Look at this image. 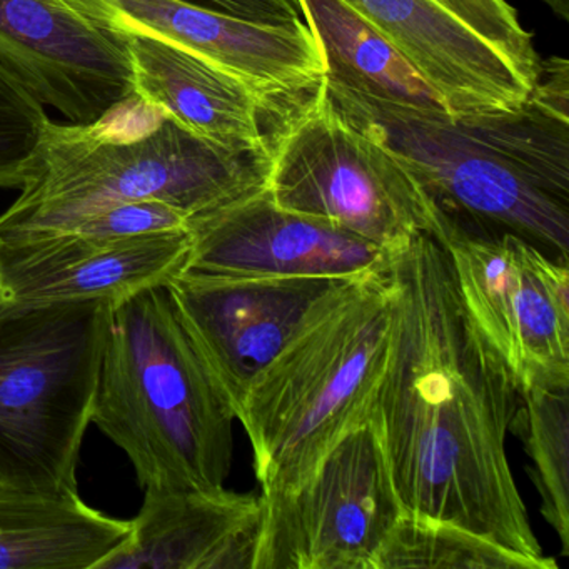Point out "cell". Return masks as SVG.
Instances as JSON below:
<instances>
[{"label": "cell", "mask_w": 569, "mask_h": 569, "mask_svg": "<svg viewBox=\"0 0 569 569\" xmlns=\"http://www.w3.org/2000/svg\"><path fill=\"white\" fill-rule=\"evenodd\" d=\"M429 234L519 388H569V266L511 232L472 231L432 208Z\"/></svg>", "instance_id": "ba28073f"}, {"label": "cell", "mask_w": 569, "mask_h": 569, "mask_svg": "<svg viewBox=\"0 0 569 569\" xmlns=\"http://www.w3.org/2000/svg\"><path fill=\"white\" fill-rule=\"evenodd\" d=\"M196 4L228 12L236 18L266 24H292L302 19L299 0H191Z\"/></svg>", "instance_id": "d4e9b609"}, {"label": "cell", "mask_w": 569, "mask_h": 569, "mask_svg": "<svg viewBox=\"0 0 569 569\" xmlns=\"http://www.w3.org/2000/svg\"><path fill=\"white\" fill-rule=\"evenodd\" d=\"M321 82L332 108L381 142L436 211L569 261V114L529 92L515 111L455 118Z\"/></svg>", "instance_id": "7a4b0ae2"}, {"label": "cell", "mask_w": 569, "mask_h": 569, "mask_svg": "<svg viewBox=\"0 0 569 569\" xmlns=\"http://www.w3.org/2000/svg\"><path fill=\"white\" fill-rule=\"evenodd\" d=\"M389 341L371 422L405 515L451 522L542 569L508 458L519 386L431 234L389 249Z\"/></svg>", "instance_id": "6da1fadb"}, {"label": "cell", "mask_w": 569, "mask_h": 569, "mask_svg": "<svg viewBox=\"0 0 569 569\" xmlns=\"http://www.w3.org/2000/svg\"><path fill=\"white\" fill-rule=\"evenodd\" d=\"M352 281L224 278L182 271L166 284L182 325L238 415L256 376L315 311Z\"/></svg>", "instance_id": "30bf717a"}, {"label": "cell", "mask_w": 569, "mask_h": 569, "mask_svg": "<svg viewBox=\"0 0 569 569\" xmlns=\"http://www.w3.org/2000/svg\"><path fill=\"white\" fill-rule=\"evenodd\" d=\"M388 341L382 271L332 296L256 376L236 419L251 439L262 496L301 486L335 445L369 422Z\"/></svg>", "instance_id": "5b68a950"}, {"label": "cell", "mask_w": 569, "mask_h": 569, "mask_svg": "<svg viewBox=\"0 0 569 569\" xmlns=\"http://www.w3.org/2000/svg\"><path fill=\"white\" fill-rule=\"evenodd\" d=\"M0 301H4V286H2V278H0Z\"/></svg>", "instance_id": "4316f807"}, {"label": "cell", "mask_w": 569, "mask_h": 569, "mask_svg": "<svg viewBox=\"0 0 569 569\" xmlns=\"http://www.w3.org/2000/svg\"><path fill=\"white\" fill-rule=\"evenodd\" d=\"M189 216L164 202L139 201L84 216L58 231H74L101 238H134L158 232L184 231L189 229Z\"/></svg>", "instance_id": "cb8c5ba5"}, {"label": "cell", "mask_w": 569, "mask_h": 569, "mask_svg": "<svg viewBox=\"0 0 569 569\" xmlns=\"http://www.w3.org/2000/svg\"><path fill=\"white\" fill-rule=\"evenodd\" d=\"M435 89L455 118L515 111L535 81L438 0H342Z\"/></svg>", "instance_id": "9a60e30c"}, {"label": "cell", "mask_w": 569, "mask_h": 569, "mask_svg": "<svg viewBox=\"0 0 569 569\" xmlns=\"http://www.w3.org/2000/svg\"><path fill=\"white\" fill-rule=\"evenodd\" d=\"M189 229L134 238L74 231L0 239L4 301L21 305L109 301L166 284L184 271Z\"/></svg>", "instance_id": "5bb4252c"}, {"label": "cell", "mask_w": 569, "mask_h": 569, "mask_svg": "<svg viewBox=\"0 0 569 569\" xmlns=\"http://www.w3.org/2000/svg\"><path fill=\"white\" fill-rule=\"evenodd\" d=\"M401 515L378 436L366 422L301 486L262 496L252 569H372Z\"/></svg>", "instance_id": "9c48e42d"}, {"label": "cell", "mask_w": 569, "mask_h": 569, "mask_svg": "<svg viewBox=\"0 0 569 569\" xmlns=\"http://www.w3.org/2000/svg\"><path fill=\"white\" fill-rule=\"evenodd\" d=\"M49 121L46 106L0 62V188L26 184Z\"/></svg>", "instance_id": "7402d4cb"}, {"label": "cell", "mask_w": 569, "mask_h": 569, "mask_svg": "<svg viewBox=\"0 0 569 569\" xmlns=\"http://www.w3.org/2000/svg\"><path fill=\"white\" fill-rule=\"evenodd\" d=\"M234 421L168 284L112 305L92 422L128 455L142 489L224 488Z\"/></svg>", "instance_id": "277c9868"}, {"label": "cell", "mask_w": 569, "mask_h": 569, "mask_svg": "<svg viewBox=\"0 0 569 569\" xmlns=\"http://www.w3.org/2000/svg\"><path fill=\"white\" fill-rule=\"evenodd\" d=\"M262 496L144 489L128 538L96 569H252Z\"/></svg>", "instance_id": "2e32d148"}, {"label": "cell", "mask_w": 569, "mask_h": 569, "mask_svg": "<svg viewBox=\"0 0 569 569\" xmlns=\"http://www.w3.org/2000/svg\"><path fill=\"white\" fill-rule=\"evenodd\" d=\"M134 96L196 134L222 144L268 142L266 119L276 101L214 62L171 42L124 32Z\"/></svg>", "instance_id": "e0dca14e"}, {"label": "cell", "mask_w": 569, "mask_h": 569, "mask_svg": "<svg viewBox=\"0 0 569 569\" xmlns=\"http://www.w3.org/2000/svg\"><path fill=\"white\" fill-rule=\"evenodd\" d=\"M479 38L498 49L522 74L536 82L539 58L532 38L506 0H438Z\"/></svg>", "instance_id": "603a6c76"}, {"label": "cell", "mask_w": 569, "mask_h": 569, "mask_svg": "<svg viewBox=\"0 0 569 569\" xmlns=\"http://www.w3.org/2000/svg\"><path fill=\"white\" fill-rule=\"evenodd\" d=\"M111 309L0 301V485L79 495Z\"/></svg>", "instance_id": "8992f818"}, {"label": "cell", "mask_w": 569, "mask_h": 569, "mask_svg": "<svg viewBox=\"0 0 569 569\" xmlns=\"http://www.w3.org/2000/svg\"><path fill=\"white\" fill-rule=\"evenodd\" d=\"M512 435L531 459L529 478L539 495V511L555 529L561 555L569 556V388H519Z\"/></svg>", "instance_id": "ffe728a7"}, {"label": "cell", "mask_w": 569, "mask_h": 569, "mask_svg": "<svg viewBox=\"0 0 569 569\" xmlns=\"http://www.w3.org/2000/svg\"><path fill=\"white\" fill-rule=\"evenodd\" d=\"M269 169L268 142L212 141L132 96L91 124L49 121L21 196L0 216V239L58 231L128 202L198 218L264 191Z\"/></svg>", "instance_id": "3957f363"}, {"label": "cell", "mask_w": 569, "mask_h": 569, "mask_svg": "<svg viewBox=\"0 0 569 569\" xmlns=\"http://www.w3.org/2000/svg\"><path fill=\"white\" fill-rule=\"evenodd\" d=\"M299 6L325 56L326 79L382 101L446 111L401 52L342 0H299Z\"/></svg>", "instance_id": "d6986e66"}, {"label": "cell", "mask_w": 569, "mask_h": 569, "mask_svg": "<svg viewBox=\"0 0 569 569\" xmlns=\"http://www.w3.org/2000/svg\"><path fill=\"white\" fill-rule=\"evenodd\" d=\"M266 122H271L266 189L279 208L386 251L429 234L432 209L425 192L381 142L332 108L321 81L302 94L278 99Z\"/></svg>", "instance_id": "52a82bcc"}, {"label": "cell", "mask_w": 569, "mask_h": 569, "mask_svg": "<svg viewBox=\"0 0 569 569\" xmlns=\"http://www.w3.org/2000/svg\"><path fill=\"white\" fill-rule=\"evenodd\" d=\"M78 2L116 31L152 36L194 52L272 101L302 94L326 74L325 56L305 21L266 24L191 0Z\"/></svg>", "instance_id": "4fadbf2b"}, {"label": "cell", "mask_w": 569, "mask_h": 569, "mask_svg": "<svg viewBox=\"0 0 569 569\" xmlns=\"http://www.w3.org/2000/svg\"><path fill=\"white\" fill-rule=\"evenodd\" d=\"M0 62L71 124H91L134 96L124 32L78 0H0Z\"/></svg>", "instance_id": "8fae6325"}, {"label": "cell", "mask_w": 569, "mask_h": 569, "mask_svg": "<svg viewBox=\"0 0 569 569\" xmlns=\"http://www.w3.org/2000/svg\"><path fill=\"white\" fill-rule=\"evenodd\" d=\"M562 21H569V0H541Z\"/></svg>", "instance_id": "484cf974"}, {"label": "cell", "mask_w": 569, "mask_h": 569, "mask_svg": "<svg viewBox=\"0 0 569 569\" xmlns=\"http://www.w3.org/2000/svg\"><path fill=\"white\" fill-rule=\"evenodd\" d=\"M131 531L79 495L0 485V569H96Z\"/></svg>", "instance_id": "ac0fdd59"}, {"label": "cell", "mask_w": 569, "mask_h": 569, "mask_svg": "<svg viewBox=\"0 0 569 569\" xmlns=\"http://www.w3.org/2000/svg\"><path fill=\"white\" fill-rule=\"evenodd\" d=\"M542 569L468 529L421 516H399L372 569Z\"/></svg>", "instance_id": "44dd1931"}, {"label": "cell", "mask_w": 569, "mask_h": 569, "mask_svg": "<svg viewBox=\"0 0 569 569\" xmlns=\"http://www.w3.org/2000/svg\"><path fill=\"white\" fill-rule=\"evenodd\" d=\"M184 271L224 278L379 274L388 251L328 222L279 208L268 189L189 221Z\"/></svg>", "instance_id": "7c38bea8"}]
</instances>
